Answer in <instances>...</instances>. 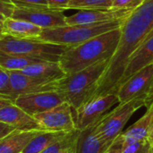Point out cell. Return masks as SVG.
Instances as JSON below:
<instances>
[{"instance_id": "cell-32", "label": "cell", "mask_w": 153, "mask_h": 153, "mask_svg": "<svg viewBox=\"0 0 153 153\" xmlns=\"http://www.w3.org/2000/svg\"><path fill=\"white\" fill-rule=\"evenodd\" d=\"M145 107L147 108L153 107V82L150 91L148 92L147 96L145 97Z\"/></svg>"}, {"instance_id": "cell-15", "label": "cell", "mask_w": 153, "mask_h": 153, "mask_svg": "<svg viewBox=\"0 0 153 153\" xmlns=\"http://www.w3.org/2000/svg\"><path fill=\"white\" fill-rule=\"evenodd\" d=\"M111 144L97 133L94 125L79 131L74 143V153H105Z\"/></svg>"}, {"instance_id": "cell-31", "label": "cell", "mask_w": 153, "mask_h": 153, "mask_svg": "<svg viewBox=\"0 0 153 153\" xmlns=\"http://www.w3.org/2000/svg\"><path fill=\"white\" fill-rule=\"evenodd\" d=\"M15 129L13 126H11L7 125V124L4 123L2 121H0V140L4 138L8 134H10Z\"/></svg>"}, {"instance_id": "cell-5", "label": "cell", "mask_w": 153, "mask_h": 153, "mask_svg": "<svg viewBox=\"0 0 153 153\" xmlns=\"http://www.w3.org/2000/svg\"><path fill=\"white\" fill-rule=\"evenodd\" d=\"M70 47L46 42L39 39H17L7 35L0 39V50L4 52L50 62H59L62 55Z\"/></svg>"}, {"instance_id": "cell-29", "label": "cell", "mask_w": 153, "mask_h": 153, "mask_svg": "<svg viewBox=\"0 0 153 153\" xmlns=\"http://www.w3.org/2000/svg\"><path fill=\"white\" fill-rule=\"evenodd\" d=\"M15 8L16 7L11 0H0V13L6 18L12 17Z\"/></svg>"}, {"instance_id": "cell-21", "label": "cell", "mask_w": 153, "mask_h": 153, "mask_svg": "<svg viewBox=\"0 0 153 153\" xmlns=\"http://www.w3.org/2000/svg\"><path fill=\"white\" fill-rule=\"evenodd\" d=\"M70 133V132H69ZM68 133L42 131L36 135L25 147L22 153H40L47 148L63 139Z\"/></svg>"}, {"instance_id": "cell-7", "label": "cell", "mask_w": 153, "mask_h": 153, "mask_svg": "<svg viewBox=\"0 0 153 153\" xmlns=\"http://www.w3.org/2000/svg\"><path fill=\"white\" fill-rule=\"evenodd\" d=\"M118 103V97L115 93L106 94L88 100L79 108L74 110L76 129L81 131L96 125L110 108Z\"/></svg>"}, {"instance_id": "cell-16", "label": "cell", "mask_w": 153, "mask_h": 153, "mask_svg": "<svg viewBox=\"0 0 153 153\" xmlns=\"http://www.w3.org/2000/svg\"><path fill=\"white\" fill-rule=\"evenodd\" d=\"M152 63H153V36L145 40L130 56L119 86L127 79H129L133 74Z\"/></svg>"}, {"instance_id": "cell-25", "label": "cell", "mask_w": 153, "mask_h": 153, "mask_svg": "<svg viewBox=\"0 0 153 153\" xmlns=\"http://www.w3.org/2000/svg\"><path fill=\"white\" fill-rule=\"evenodd\" d=\"M78 133H79V130L77 129L68 133L63 139L55 143L54 144H52L51 146H49L48 148H47L45 151H43L40 153H60L65 149L74 146V143H75Z\"/></svg>"}, {"instance_id": "cell-20", "label": "cell", "mask_w": 153, "mask_h": 153, "mask_svg": "<svg viewBox=\"0 0 153 153\" xmlns=\"http://www.w3.org/2000/svg\"><path fill=\"white\" fill-rule=\"evenodd\" d=\"M152 128V108H150L138 121L123 132L122 135L124 140L128 142L145 140L149 138Z\"/></svg>"}, {"instance_id": "cell-10", "label": "cell", "mask_w": 153, "mask_h": 153, "mask_svg": "<svg viewBox=\"0 0 153 153\" xmlns=\"http://www.w3.org/2000/svg\"><path fill=\"white\" fill-rule=\"evenodd\" d=\"M12 18L30 22L41 29L66 26V16L62 10L15 8Z\"/></svg>"}, {"instance_id": "cell-12", "label": "cell", "mask_w": 153, "mask_h": 153, "mask_svg": "<svg viewBox=\"0 0 153 153\" xmlns=\"http://www.w3.org/2000/svg\"><path fill=\"white\" fill-rule=\"evenodd\" d=\"M64 102L60 94L56 91H52L20 95L15 99L13 103L33 117L36 114L51 109Z\"/></svg>"}, {"instance_id": "cell-19", "label": "cell", "mask_w": 153, "mask_h": 153, "mask_svg": "<svg viewBox=\"0 0 153 153\" xmlns=\"http://www.w3.org/2000/svg\"><path fill=\"white\" fill-rule=\"evenodd\" d=\"M42 131H18L0 140V153H22L28 143Z\"/></svg>"}, {"instance_id": "cell-33", "label": "cell", "mask_w": 153, "mask_h": 153, "mask_svg": "<svg viewBox=\"0 0 153 153\" xmlns=\"http://www.w3.org/2000/svg\"><path fill=\"white\" fill-rule=\"evenodd\" d=\"M14 101L8 96H5V95H1L0 94V108H4L10 104H13Z\"/></svg>"}, {"instance_id": "cell-30", "label": "cell", "mask_w": 153, "mask_h": 153, "mask_svg": "<svg viewBox=\"0 0 153 153\" xmlns=\"http://www.w3.org/2000/svg\"><path fill=\"white\" fill-rule=\"evenodd\" d=\"M49 8L56 10H65L68 9L70 0H46Z\"/></svg>"}, {"instance_id": "cell-37", "label": "cell", "mask_w": 153, "mask_h": 153, "mask_svg": "<svg viewBox=\"0 0 153 153\" xmlns=\"http://www.w3.org/2000/svg\"><path fill=\"white\" fill-rule=\"evenodd\" d=\"M152 36H153V31L151 33V34H150V35H149V36H148V37H147V38H146V39H145V40H147L149 38H151V37H152ZM145 40H144V41H145Z\"/></svg>"}, {"instance_id": "cell-18", "label": "cell", "mask_w": 153, "mask_h": 153, "mask_svg": "<svg viewBox=\"0 0 153 153\" xmlns=\"http://www.w3.org/2000/svg\"><path fill=\"white\" fill-rule=\"evenodd\" d=\"M42 30L30 22L12 17L6 18L4 22V35L17 39H37L42 32Z\"/></svg>"}, {"instance_id": "cell-36", "label": "cell", "mask_w": 153, "mask_h": 153, "mask_svg": "<svg viewBox=\"0 0 153 153\" xmlns=\"http://www.w3.org/2000/svg\"><path fill=\"white\" fill-rule=\"evenodd\" d=\"M148 140L152 143L153 144V129L152 131L151 132V134H150V135H149V138H148Z\"/></svg>"}, {"instance_id": "cell-1", "label": "cell", "mask_w": 153, "mask_h": 153, "mask_svg": "<svg viewBox=\"0 0 153 153\" xmlns=\"http://www.w3.org/2000/svg\"><path fill=\"white\" fill-rule=\"evenodd\" d=\"M121 29V39L116 53L102 74L91 100L117 92L130 56L153 31V0H145L126 17Z\"/></svg>"}, {"instance_id": "cell-3", "label": "cell", "mask_w": 153, "mask_h": 153, "mask_svg": "<svg viewBox=\"0 0 153 153\" xmlns=\"http://www.w3.org/2000/svg\"><path fill=\"white\" fill-rule=\"evenodd\" d=\"M109 61V59L102 60L82 71L66 74L56 82V91L60 94L65 102L76 110L91 100Z\"/></svg>"}, {"instance_id": "cell-34", "label": "cell", "mask_w": 153, "mask_h": 153, "mask_svg": "<svg viewBox=\"0 0 153 153\" xmlns=\"http://www.w3.org/2000/svg\"><path fill=\"white\" fill-rule=\"evenodd\" d=\"M5 19H6V17L0 13V39H2L4 36V22Z\"/></svg>"}, {"instance_id": "cell-17", "label": "cell", "mask_w": 153, "mask_h": 153, "mask_svg": "<svg viewBox=\"0 0 153 153\" xmlns=\"http://www.w3.org/2000/svg\"><path fill=\"white\" fill-rule=\"evenodd\" d=\"M22 74L47 82H55L64 78L66 74L61 67L59 62L42 61L21 71Z\"/></svg>"}, {"instance_id": "cell-8", "label": "cell", "mask_w": 153, "mask_h": 153, "mask_svg": "<svg viewBox=\"0 0 153 153\" xmlns=\"http://www.w3.org/2000/svg\"><path fill=\"white\" fill-rule=\"evenodd\" d=\"M33 117L43 131L69 133L76 129L74 109L66 102L36 114Z\"/></svg>"}, {"instance_id": "cell-22", "label": "cell", "mask_w": 153, "mask_h": 153, "mask_svg": "<svg viewBox=\"0 0 153 153\" xmlns=\"http://www.w3.org/2000/svg\"><path fill=\"white\" fill-rule=\"evenodd\" d=\"M42 61L44 60L18 54H10L0 50V66L7 71H22L27 66Z\"/></svg>"}, {"instance_id": "cell-13", "label": "cell", "mask_w": 153, "mask_h": 153, "mask_svg": "<svg viewBox=\"0 0 153 153\" xmlns=\"http://www.w3.org/2000/svg\"><path fill=\"white\" fill-rule=\"evenodd\" d=\"M133 9H93V10H79L77 13L66 16L67 25L90 24L97 22H105L117 20H122L128 17Z\"/></svg>"}, {"instance_id": "cell-28", "label": "cell", "mask_w": 153, "mask_h": 153, "mask_svg": "<svg viewBox=\"0 0 153 153\" xmlns=\"http://www.w3.org/2000/svg\"><path fill=\"white\" fill-rule=\"evenodd\" d=\"M10 84V75L9 71L4 69L0 66V94L5 95L9 89Z\"/></svg>"}, {"instance_id": "cell-24", "label": "cell", "mask_w": 153, "mask_h": 153, "mask_svg": "<svg viewBox=\"0 0 153 153\" xmlns=\"http://www.w3.org/2000/svg\"><path fill=\"white\" fill-rule=\"evenodd\" d=\"M152 143L148 139L128 142L125 141L123 138L120 153H152Z\"/></svg>"}, {"instance_id": "cell-14", "label": "cell", "mask_w": 153, "mask_h": 153, "mask_svg": "<svg viewBox=\"0 0 153 153\" xmlns=\"http://www.w3.org/2000/svg\"><path fill=\"white\" fill-rule=\"evenodd\" d=\"M0 121L18 131H43L35 118L14 103L0 108Z\"/></svg>"}, {"instance_id": "cell-9", "label": "cell", "mask_w": 153, "mask_h": 153, "mask_svg": "<svg viewBox=\"0 0 153 153\" xmlns=\"http://www.w3.org/2000/svg\"><path fill=\"white\" fill-rule=\"evenodd\" d=\"M153 82V63L142 68L123 82L116 94L119 103L130 101L137 98H145Z\"/></svg>"}, {"instance_id": "cell-38", "label": "cell", "mask_w": 153, "mask_h": 153, "mask_svg": "<svg viewBox=\"0 0 153 153\" xmlns=\"http://www.w3.org/2000/svg\"><path fill=\"white\" fill-rule=\"evenodd\" d=\"M152 153H153V144H152Z\"/></svg>"}, {"instance_id": "cell-23", "label": "cell", "mask_w": 153, "mask_h": 153, "mask_svg": "<svg viewBox=\"0 0 153 153\" xmlns=\"http://www.w3.org/2000/svg\"><path fill=\"white\" fill-rule=\"evenodd\" d=\"M114 0H70L68 9L93 10V9H110Z\"/></svg>"}, {"instance_id": "cell-2", "label": "cell", "mask_w": 153, "mask_h": 153, "mask_svg": "<svg viewBox=\"0 0 153 153\" xmlns=\"http://www.w3.org/2000/svg\"><path fill=\"white\" fill-rule=\"evenodd\" d=\"M121 39V29L112 30L85 42L70 47L59 64L66 74L82 71L100 61L111 59Z\"/></svg>"}, {"instance_id": "cell-6", "label": "cell", "mask_w": 153, "mask_h": 153, "mask_svg": "<svg viewBox=\"0 0 153 153\" xmlns=\"http://www.w3.org/2000/svg\"><path fill=\"white\" fill-rule=\"evenodd\" d=\"M143 107H145V98H137L127 102L118 103L117 108L104 115L96 124L97 133L108 142L113 143L123 133V129L131 117Z\"/></svg>"}, {"instance_id": "cell-35", "label": "cell", "mask_w": 153, "mask_h": 153, "mask_svg": "<svg viewBox=\"0 0 153 153\" xmlns=\"http://www.w3.org/2000/svg\"><path fill=\"white\" fill-rule=\"evenodd\" d=\"M60 153H74V146L70 147V148H67V149H65V150H63Z\"/></svg>"}, {"instance_id": "cell-11", "label": "cell", "mask_w": 153, "mask_h": 153, "mask_svg": "<svg viewBox=\"0 0 153 153\" xmlns=\"http://www.w3.org/2000/svg\"><path fill=\"white\" fill-rule=\"evenodd\" d=\"M9 75L10 84L6 92V96L10 97L13 101L20 95L56 91V82H43L28 76L22 74L21 71H9Z\"/></svg>"}, {"instance_id": "cell-27", "label": "cell", "mask_w": 153, "mask_h": 153, "mask_svg": "<svg viewBox=\"0 0 153 153\" xmlns=\"http://www.w3.org/2000/svg\"><path fill=\"white\" fill-rule=\"evenodd\" d=\"M145 0H114L112 8L117 9H136Z\"/></svg>"}, {"instance_id": "cell-26", "label": "cell", "mask_w": 153, "mask_h": 153, "mask_svg": "<svg viewBox=\"0 0 153 153\" xmlns=\"http://www.w3.org/2000/svg\"><path fill=\"white\" fill-rule=\"evenodd\" d=\"M16 8L21 9H51L46 0H11Z\"/></svg>"}, {"instance_id": "cell-4", "label": "cell", "mask_w": 153, "mask_h": 153, "mask_svg": "<svg viewBox=\"0 0 153 153\" xmlns=\"http://www.w3.org/2000/svg\"><path fill=\"white\" fill-rule=\"evenodd\" d=\"M125 19L105 22L66 25L51 29H43L42 32L37 39L49 43L73 47L102 33L120 28Z\"/></svg>"}]
</instances>
